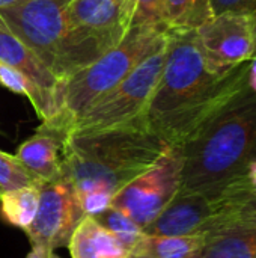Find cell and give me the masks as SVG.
<instances>
[{"label":"cell","instance_id":"22","mask_svg":"<svg viewBox=\"0 0 256 258\" xmlns=\"http://www.w3.org/2000/svg\"><path fill=\"white\" fill-rule=\"evenodd\" d=\"M214 15L243 14L256 18V0H211Z\"/></svg>","mask_w":256,"mask_h":258},{"label":"cell","instance_id":"1","mask_svg":"<svg viewBox=\"0 0 256 258\" xmlns=\"http://www.w3.org/2000/svg\"><path fill=\"white\" fill-rule=\"evenodd\" d=\"M249 62L225 74L213 73L205 65L196 30H169L161 76L143 115L148 127L167 145H181L249 86Z\"/></svg>","mask_w":256,"mask_h":258},{"label":"cell","instance_id":"10","mask_svg":"<svg viewBox=\"0 0 256 258\" xmlns=\"http://www.w3.org/2000/svg\"><path fill=\"white\" fill-rule=\"evenodd\" d=\"M229 215L222 195L178 190L163 212L146 227V236L190 237L207 236L223 228Z\"/></svg>","mask_w":256,"mask_h":258},{"label":"cell","instance_id":"14","mask_svg":"<svg viewBox=\"0 0 256 258\" xmlns=\"http://www.w3.org/2000/svg\"><path fill=\"white\" fill-rule=\"evenodd\" d=\"M71 258H128L127 249L92 216H86L68 243Z\"/></svg>","mask_w":256,"mask_h":258},{"label":"cell","instance_id":"18","mask_svg":"<svg viewBox=\"0 0 256 258\" xmlns=\"http://www.w3.org/2000/svg\"><path fill=\"white\" fill-rule=\"evenodd\" d=\"M169 30H196L214 17L211 0H164Z\"/></svg>","mask_w":256,"mask_h":258},{"label":"cell","instance_id":"8","mask_svg":"<svg viewBox=\"0 0 256 258\" xmlns=\"http://www.w3.org/2000/svg\"><path fill=\"white\" fill-rule=\"evenodd\" d=\"M72 183L60 175L39 187V206L26 234L32 248H68L71 236L86 218Z\"/></svg>","mask_w":256,"mask_h":258},{"label":"cell","instance_id":"2","mask_svg":"<svg viewBox=\"0 0 256 258\" xmlns=\"http://www.w3.org/2000/svg\"><path fill=\"white\" fill-rule=\"evenodd\" d=\"M183 192L219 195L256 162V94L247 86L181 145Z\"/></svg>","mask_w":256,"mask_h":258},{"label":"cell","instance_id":"7","mask_svg":"<svg viewBox=\"0 0 256 258\" xmlns=\"http://www.w3.org/2000/svg\"><path fill=\"white\" fill-rule=\"evenodd\" d=\"M180 181L181 154L178 147H169L151 168L113 197L110 207L125 213L143 230L170 203L180 189Z\"/></svg>","mask_w":256,"mask_h":258},{"label":"cell","instance_id":"17","mask_svg":"<svg viewBox=\"0 0 256 258\" xmlns=\"http://www.w3.org/2000/svg\"><path fill=\"white\" fill-rule=\"evenodd\" d=\"M39 187L41 186H27L5 192L0 197V216L3 221L27 231L38 212Z\"/></svg>","mask_w":256,"mask_h":258},{"label":"cell","instance_id":"25","mask_svg":"<svg viewBox=\"0 0 256 258\" xmlns=\"http://www.w3.org/2000/svg\"><path fill=\"white\" fill-rule=\"evenodd\" d=\"M27 258H59L54 251L45 249V248H32V251L29 252Z\"/></svg>","mask_w":256,"mask_h":258},{"label":"cell","instance_id":"24","mask_svg":"<svg viewBox=\"0 0 256 258\" xmlns=\"http://www.w3.org/2000/svg\"><path fill=\"white\" fill-rule=\"evenodd\" d=\"M247 85L249 88L256 94V54L249 62V77H247Z\"/></svg>","mask_w":256,"mask_h":258},{"label":"cell","instance_id":"13","mask_svg":"<svg viewBox=\"0 0 256 258\" xmlns=\"http://www.w3.org/2000/svg\"><path fill=\"white\" fill-rule=\"evenodd\" d=\"M69 135L65 127L45 121L36 133L23 142L15 157L41 181H53L62 175V148Z\"/></svg>","mask_w":256,"mask_h":258},{"label":"cell","instance_id":"23","mask_svg":"<svg viewBox=\"0 0 256 258\" xmlns=\"http://www.w3.org/2000/svg\"><path fill=\"white\" fill-rule=\"evenodd\" d=\"M231 225H255L256 227V201L249 203L243 206L240 210L231 213L225 222V227H231Z\"/></svg>","mask_w":256,"mask_h":258},{"label":"cell","instance_id":"6","mask_svg":"<svg viewBox=\"0 0 256 258\" xmlns=\"http://www.w3.org/2000/svg\"><path fill=\"white\" fill-rule=\"evenodd\" d=\"M164 57L166 44L140 62L119 85L83 112L74 121L71 132L103 130L142 118L161 76Z\"/></svg>","mask_w":256,"mask_h":258},{"label":"cell","instance_id":"3","mask_svg":"<svg viewBox=\"0 0 256 258\" xmlns=\"http://www.w3.org/2000/svg\"><path fill=\"white\" fill-rule=\"evenodd\" d=\"M145 118L92 132H71L62 148V175L77 197L104 194L113 197L151 168L169 148Z\"/></svg>","mask_w":256,"mask_h":258},{"label":"cell","instance_id":"26","mask_svg":"<svg viewBox=\"0 0 256 258\" xmlns=\"http://www.w3.org/2000/svg\"><path fill=\"white\" fill-rule=\"evenodd\" d=\"M27 0H0V9L3 8H11V6H17L20 3H24Z\"/></svg>","mask_w":256,"mask_h":258},{"label":"cell","instance_id":"5","mask_svg":"<svg viewBox=\"0 0 256 258\" xmlns=\"http://www.w3.org/2000/svg\"><path fill=\"white\" fill-rule=\"evenodd\" d=\"M72 0H27L0 9L9 30L20 38L42 63L63 82L94 59L77 44L68 21Z\"/></svg>","mask_w":256,"mask_h":258},{"label":"cell","instance_id":"20","mask_svg":"<svg viewBox=\"0 0 256 258\" xmlns=\"http://www.w3.org/2000/svg\"><path fill=\"white\" fill-rule=\"evenodd\" d=\"M45 181L36 178L12 154L0 151V190L9 192L27 186H41Z\"/></svg>","mask_w":256,"mask_h":258},{"label":"cell","instance_id":"21","mask_svg":"<svg viewBox=\"0 0 256 258\" xmlns=\"http://www.w3.org/2000/svg\"><path fill=\"white\" fill-rule=\"evenodd\" d=\"M0 85L9 89L11 92L26 95L30 100V103L35 101V91L29 80L21 73H18L17 70L3 62H0Z\"/></svg>","mask_w":256,"mask_h":258},{"label":"cell","instance_id":"27","mask_svg":"<svg viewBox=\"0 0 256 258\" xmlns=\"http://www.w3.org/2000/svg\"><path fill=\"white\" fill-rule=\"evenodd\" d=\"M255 54H256V35H255Z\"/></svg>","mask_w":256,"mask_h":258},{"label":"cell","instance_id":"12","mask_svg":"<svg viewBox=\"0 0 256 258\" xmlns=\"http://www.w3.org/2000/svg\"><path fill=\"white\" fill-rule=\"evenodd\" d=\"M0 62L21 73L35 91L36 115L48 121L60 112V80L42 63V60L17 38L0 17Z\"/></svg>","mask_w":256,"mask_h":258},{"label":"cell","instance_id":"19","mask_svg":"<svg viewBox=\"0 0 256 258\" xmlns=\"http://www.w3.org/2000/svg\"><path fill=\"white\" fill-rule=\"evenodd\" d=\"M92 218L110 231L127 249H131L143 237V230L131 218L113 207H109Z\"/></svg>","mask_w":256,"mask_h":258},{"label":"cell","instance_id":"9","mask_svg":"<svg viewBox=\"0 0 256 258\" xmlns=\"http://www.w3.org/2000/svg\"><path fill=\"white\" fill-rule=\"evenodd\" d=\"M196 35L207 68L225 74L253 57L256 18L243 14H219L196 29Z\"/></svg>","mask_w":256,"mask_h":258},{"label":"cell","instance_id":"16","mask_svg":"<svg viewBox=\"0 0 256 258\" xmlns=\"http://www.w3.org/2000/svg\"><path fill=\"white\" fill-rule=\"evenodd\" d=\"M207 236L167 237L146 236L130 249L128 258H193L204 246Z\"/></svg>","mask_w":256,"mask_h":258},{"label":"cell","instance_id":"11","mask_svg":"<svg viewBox=\"0 0 256 258\" xmlns=\"http://www.w3.org/2000/svg\"><path fill=\"white\" fill-rule=\"evenodd\" d=\"M68 21L77 44L97 60L128 32L125 0H72Z\"/></svg>","mask_w":256,"mask_h":258},{"label":"cell","instance_id":"4","mask_svg":"<svg viewBox=\"0 0 256 258\" xmlns=\"http://www.w3.org/2000/svg\"><path fill=\"white\" fill-rule=\"evenodd\" d=\"M167 32L155 27H131L118 45L60 83V112L48 121L63 125L71 133L74 121L83 112L166 44Z\"/></svg>","mask_w":256,"mask_h":258},{"label":"cell","instance_id":"15","mask_svg":"<svg viewBox=\"0 0 256 258\" xmlns=\"http://www.w3.org/2000/svg\"><path fill=\"white\" fill-rule=\"evenodd\" d=\"M193 258H256V227L231 225L207 234Z\"/></svg>","mask_w":256,"mask_h":258}]
</instances>
